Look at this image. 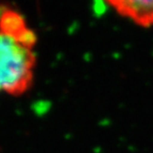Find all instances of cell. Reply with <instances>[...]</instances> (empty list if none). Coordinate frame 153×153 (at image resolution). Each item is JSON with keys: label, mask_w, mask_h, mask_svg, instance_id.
<instances>
[{"label": "cell", "mask_w": 153, "mask_h": 153, "mask_svg": "<svg viewBox=\"0 0 153 153\" xmlns=\"http://www.w3.org/2000/svg\"><path fill=\"white\" fill-rule=\"evenodd\" d=\"M36 55L33 49L0 32V93L22 96L34 81Z\"/></svg>", "instance_id": "cell-1"}, {"label": "cell", "mask_w": 153, "mask_h": 153, "mask_svg": "<svg viewBox=\"0 0 153 153\" xmlns=\"http://www.w3.org/2000/svg\"><path fill=\"white\" fill-rule=\"evenodd\" d=\"M0 32L31 49L36 45L35 32L29 27L24 15L13 7H0Z\"/></svg>", "instance_id": "cell-2"}, {"label": "cell", "mask_w": 153, "mask_h": 153, "mask_svg": "<svg viewBox=\"0 0 153 153\" xmlns=\"http://www.w3.org/2000/svg\"><path fill=\"white\" fill-rule=\"evenodd\" d=\"M114 11L143 28L153 27V0H104Z\"/></svg>", "instance_id": "cell-3"}]
</instances>
